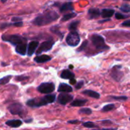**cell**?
Returning <instances> with one entry per match:
<instances>
[{
    "label": "cell",
    "mask_w": 130,
    "mask_h": 130,
    "mask_svg": "<svg viewBox=\"0 0 130 130\" xmlns=\"http://www.w3.org/2000/svg\"><path fill=\"white\" fill-rule=\"evenodd\" d=\"M76 15H77V14H76L75 13H74V12L66 14H64V15H63V17L62 18L61 21H69V20H70V19H72V18H75Z\"/></svg>",
    "instance_id": "cell-22"
},
{
    "label": "cell",
    "mask_w": 130,
    "mask_h": 130,
    "mask_svg": "<svg viewBox=\"0 0 130 130\" xmlns=\"http://www.w3.org/2000/svg\"><path fill=\"white\" fill-rule=\"evenodd\" d=\"M50 60H51V57L47 55H37V56L34 58V61L37 63H44Z\"/></svg>",
    "instance_id": "cell-17"
},
{
    "label": "cell",
    "mask_w": 130,
    "mask_h": 130,
    "mask_svg": "<svg viewBox=\"0 0 130 130\" xmlns=\"http://www.w3.org/2000/svg\"><path fill=\"white\" fill-rule=\"evenodd\" d=\"M7 0H2V2H5Z\"/></svg>",
    "instance_id": "cell-41"
},
{
    "label": "cell",
    "mask_w": 130,
    "mask_h": 130,
    "mask_svg": "<svg viewBox=\"0 0 130 130\" xmlns=\"http://www.w3.org/2000/svg\"><path fill=\"white\" fill-rule=\"evenodd\" d=\"M15 50L18 54H20L21 56L25 55L27 53V44H26V43H23L17 45Z\"/></svg>",
    "instance_id": "cell-16"
},
{
    "label": "cell",
    "mask_w": 130,
    "mask_h": 130,
    "mask_svg": "<svg viewBox=\"0 0 130 130\" xmlns=\"http://www.w3.org/2000/svg\"><path fill=\"white\" fill-rule=\"evenodd\" d=\"M69 81H70V83H71L72 85H75V84L77 83V82H76V80L75 79V78L69 79Z\"/></svg>",
    "instance_id": "cell-39"
},
{
    "label": "cell",
    "mask_w": 130,
    "mask_h": 130,
    "mask_svg": "<svg viewBox=\"0 0 130 130\" xmlns=\"http://www.w3.org/2000/svg\"><path fill=\"white\" fill-rule=\"evenodd\" d=\"M114 15H115V18H116L117 19H119V20L128 18L130 16V14H121V13H120V12H116Z\"/></svg>",
    "instance_id": "cell-29"
},
{
    "label": "cell",
    "mask_w": 130,
    "mask_h": 130,
    "mask_svg": "<svg viewBox=\"0 0 130 130\" xmlns=\"http://www.w3.org/2000/svg\"><path fill=\"white\" fill-rule=\"evenodd\" d=\"M2 39L3 41L8 42L14 46H17L18 44L26 42L25 38H24L23 37H21L20 35H16V34H14V35H2Z\"/></svg>",
    "instance_id": "cell-4"
},
{
    "label": "cell",
    "mask_w": 130,
    "mask_h": 130,
    "mask_svg": "<svg viewBox=\"0 0 130 130\" xmlns=\"http://www.w3.org/2000/svg\"><path fill=\"white\" fill-rule=\"evenodd\" d=\"M120 11H123V12H124V13H129L130 5H129V4H126V3L123 4V5L120 6Z\"/></svg>",
    "instance_id": "cell-26"
},
{
    "label": "cell",
    "mask_w": 130,
    "mask_h": 130,
    "mask_svg": "<svg viewBox=\"0 0 130 130\" xmlns=\"http://www.w3.org/2000/svg\"><path fill=\"white\" fill-rule=\"evenodd\" d=\"M92 44L94 46V47L99 50H105L106 49H108V47L105 44V40L104 37L99 34H94L91 37Z\"/></svg>",
    "instance_id": "cell-3"
},
{
    "label": "cell",
    "mask_w": 130,
    "mask_h": 130,
    "mask_svg": "<svg viewBox=\"0 0 130 130\" xmlns=\"http://www.w3.org/2000/svg\"><path fill=\"white\" fill-rule=\"evenodd\" d=\"M88 15L89 19H94L98 18L100 15H101V12L98 8H91L88 11Z\"/></svg>",
    "instance_id": "cell-11"
},
{
    "label": "cell",
    "mask_w": 130,
    "mask_h": 130,
    "mask_svg": "<svg viewBox=\"0 0 130 130\" xmlns=\"http://www.w3.org/2000/svg\"><path fill=\"white\" fill-rule=\"evenodd\" d=\"M68 123H69V124H77V123H79V121L77 120H69V121H68Z\"/></svg>",
    "instance_id": "cell-38"
},
{
    "label": "cell",
    "mask_w": 130,
    "mask_h": 130,
    "mask_svg": "<svg viewBox=\"0 0 130 130\" xmlns=\"http://www.w3.org/2000/svg\"><path fill=\"white\" fill-rule=\"evenodd\" d=\"M11 25L20 27H21L23 25V22H22V21H18V22H14L13 24H11Z\"/></svg>",
    "instance_id": "cell-35"
},
{
    "label": "cell",
    "mask_w": 130,
    "mask_h": 130,
    "mask_svg": "<svg viewBox=\"0 0 130 130\" xmlns=\"http://www.w3.org/2000/svg\"><path fill=\"white\" fill-rule=\"evenodd\" d=\"M88 102V100L86 99H76L71 102L70 105L72 107H82L84 106Z\"/></svg>",
    "instance_id": "cell-21"
},
{
    "label": "cell",
    "mask_w": 130,
    "mask_h": 130,
    "mask_svg": "<svg viewBox=\"0 0 130 130\" xmlns=\"http://www.w3.org/2000/svg\"><path fill=\"white\" fill-rule=\"evenodd\" d=\"M114 108H115V105H114L113 104H110L105 105V106L102 108L101 111H102V112H109V111L113 110Z\"/></svg>",
    "instance_id": "cell-25"
},
{
    "label": "cell",
    "mask_w": 130,
    "mask_h": 130,
    "mask_svg": "<svg viewBox=\"0 0 130 130\" xmlns=\"http://www.w3.org/2000/svg\"><path fill=\"white\" fill-rule=\"evenodd\" d=\"M68 1H71V0H68Z\"/></svg>",
    "instance_id": "cell-43"
},
{
    "label": "cell",
    "mask_w": 130,
    "mask_h": 130,
    "mask_svg": "<svg viewBox=\"0 0 130 130\" xmlns=\"http://www.w3.org/2000/svg\"><path fill=\"white\" fill-rule=\"evenodd\" d=\"M72 100H73L72 95L63 92H61V94H59L57 98V102L62 105H66L67 104L72 102Z\"/></svg>",
    "instance_id": "cell-9"
},
{
    "label": "cell",
    "mask_w": 130,
    "mask_h": 130,
    "mask_svg": "<svg viewBox=\"0 0 130 130\" xmlns=\"http://www.w3.org/2000/svg\"><path fill=\"white\" fill-rule=\"evenodd\" d=\"M60 77L63 79H71V78H75V75L73 72H72L69 69H65L62 72Z\"/></svg>",
    "instance_id": "cell-20"
},
{
    "label": "cell",
    "mask_w": 130,
    "mask_h": 130,
    "mask_svg": "<svg viewBox=\"0 0 130 130\" xmlns=\"http://www.w3.org/2000/svg\"><path fill=\"white\" fill-rule=\"evenodd\" d=\"M79 113H82V114H86V115H90L92 113V110L90 108L88 107H85V108H82L79 110Z\"/></svg>",
    "instance_id": "cell-28"
},
{
    "label": "cell",
    "mask_w": 130,
    "mask_h": 130,
    "mask_svg": "<svg viewBox=\"0 0 130 130\" xmlns=\"http://www.w3.org/2000/svg\"><path fill=\"white\" fill-rule=\"evenodd\" d=\"M59 17V14L55 11H48L36 17L32 22L37 26H44L57 20Z\"/></svg>",
    "instance_id": "cell-1"
},
{
    "label": "cell",
    "mask_w": 130,
    "mask_h": 130,
    "mask_svg": "<svg viewBox=\"0 0 130 130\" xmlns=\"http://www.w3.org/2000/svg\"><path fill=\"white\" fill-rule=\"evenodd\" d=\"M121 68H122L121 66H116L112 69L111 76L117 82H120L123 76V73L120 70V69H121Z\"/></svg>",
    "instance_id": "cell-10"
},
{
    "label": "cell",
    "mask_w": 130,
    "mask_h": 130,
    "mask_svg": "<svg viewBox=\"0 0 130 130\" xmlns=\"http://www.w3.org/2000/svg\"><path fill=\"white\" fill-rule=\"evenodd\" d=\"M56 95L55 94H46L43 98H37L28 100L26 102V104L30 107H40L49 104H52L56 101Z\"/></svg>",
    "instance_id": "cell-2"
},
{
    "label": "cell",
    "mask_w": 130,
    "mask_h": 130,
    "mask_svg": "<svg viewBox=\"0 0 130 130\" xmlns=\"http://www.w3.org/2000/svg\"><path fill=\"white\" fill-rule=\"evenodd\" d=\"M88 40H85V41L82 43V46L78 49V50H77V51H78V52H81V51L84 50L86 48V46H88Z\"/></svg>",
    "instance_id": "cell-32"
},
{
    "label": "cell",
    "mask_w": 130,
    "mask_h": 130,
    "mask_svg": "<svg viewBox=\"0 0 130 130\" xmlns=\"http://www.w3.org/2000/svg\"><path fill=\"white\" fill-rule=\"evenodd\" d=\"M83 126H85V128H88V129H92V128H94V127H97V126L95 125V123H94L93 122H90V121H88V122H85L82 123Z\"/></svg>",
    "instance_id": "cell-31"
},
{
    "label": "cell",
    "mask_w": 130,
    "mask_h": 130,
    "mask_svg": "<svg viewBox=\"0 0 130 130\" xmlns=\"http://www.w3.org/2000/svg\"><path fill=\"white\" fill-rule=\"evenodd\" d=\"M50 30H51L53 33H54V34H57L60 38H62V37H63V36H64L63 33H62V32L59 30V27H58V26H53V27H51V28H50Z\"/></svg>",
    "instance_id": "cell-23"
},
{
    "label": "cell",
    "mask_w": 130,
    "mask_h": 130,
    "mask_svg": "<svg viewBox=\"0 0 130 130\" xmlns=\"http://www.w3.org/2000/svg\"><path fill=\"white\" fill-rule=\"evenodd\" d=\"M129 120H130V118H129Z\"/></svg>",
    "instance_id": "cell-44"
},
{
    "label": "cell",
    "mask_w": 130,
    "mask_h": 130,
    "mask_svg": "<svg viewBox=\"0 0 130 130\" xmlns=\"http://www.w3.org/2000/svg\"><path fill=\"white\" fill-rule=\"evenodd\" d=\"M12 78V75H6V76H5V77H3V78H2L1 79H0V85H5V84H7L9 81H10V79Z\"/></svg>",
    "instance_id": "cell-27"
},
{
    "label": "cell",
    "mask_w": 130,
    "mask_h": 130,
    "mask_svg": "<svg viewBox=\"0 0 130 130\" xmlns=\"http://www.w3.org/2000/svg\"><path fill=\"white\" fill-rule=\"evenodd\" d=\"M82 94L85 95H87L88 97L95 98V99H99L101 98V95L99 93H98L97 91H92V90H85L82 91Z\"/></svg>",
    "instance_id": "cell-19"
},
{
    "label": "cell",
    "mask_w": 130,
    "mask_h": 130,
    "mask_svg": "<svg viewBox=\"0 0 130 130\" xmlns=\"http://www.w3.org/2000/svg\"><path fill=\"white\" fill-rule=\"evenodd\" d=\"M5 124L11 128H18L22 125V121L20 120H8Z\"/></svg>",
    "instance_id": "cell-18"
},
{
    "label": "cell",
    "mask_w": 130,
    "mask_h": 130,
    "mask_svg": "<svg viewBox=\"0 0 130 130\" xmlns=\"http://www.w3.org/2000/svg\"><path fill=\"white\" fill-rule=\"evenodd\" d=\"M101 123L102 125H110V124H112V122L110 120H102V121H101Z\"/></svg>",
    "instance_id": "cell-37"
},
{
    "label": "cell",
    "mask_w": 130,
    "mask_h": 130,
    "mask_svg": "<svg viewBox=\"0 0 130 130\" xmlns=\"http://www.w3.org/2000/svg\"><path fill=\"white\" fill-rule=\"evenodd\" d=\"M55 90V85L52 82H45V83H42L40 84L38 88H37V91L42 94H51L52 92H53Z\"/></svg>",
    "instance_id": "cell-6"
},
{
    "label": "cell",
    "mask_w": 130,
    "mask_h": 130,
    "mask_svg": "<svg viewBox=\"0 0 130 130\" xmlns=\"http://www.w3.org/2000/svg\"><path fill=\"white\" fill-rule=\"evenodd\" d=\"M39 45L38 41H31L28 44V48H27V55L29 56H31L36 51L37 46Z\"/></svg>",
    "instance_id": "cell-12"
},
{
    "label": "cell",
    "mask_w": 130,
    "mask_h": 130,
    "mask_svg": "<svg viewBox=\"0 0 130 130\" xmlns=\"http://www.w3.org/2000/svg\"><path fill=\"white\" fill-rule=\"evenodd\" d=\"M110 98L111 99H113V100L118 101H125L128 99V98L126 96H110Z\"/></svg>",
    "instance_id": "cell-30"
},
{
    "label": "cell",
    "mask_w": 130,
    "mask_h": 130,
    "mask_svg": "<svg viewBox=\"0 0 130 130\" xmlns=\"http://www.w3.org/2000/svg\"><path fill=\"white\" fill-rule=\"evenodd\" d=\"M73 9H74L73 5H72V3L70 2L63 3L62 5H61L59 6V11H60V12H62V13L66 12V11H72Z\"/></svg>",
    "instance_id": "cell-14"
},
{
    "label": "cell",
    "mask_w": 130,
    "mask_h": 130,
    "mask_svg": "<svg viewBox=\"0 0 130 130\" xmlns=\"http://www.w3.org/2000/svg\"><path fill=\"white\" fill-rule=\"evenodd\" d=\"M66 41L70 46H76L80 43V36L76 30H72L67 35Z\"/></svg>",
    "instance_id": "cell-5"
},
{
    "label": "cell",
    "mask_w": 130,
    "mask_h": 130,
    "mask_svg": "<svg viewBox=\"0 0 130 130\" xmlns=\"http://www.w3.org/2000/svg\"><path fill=\"white\" fill-rule=\"evenodd\" d=\"M69 68H70V69H72V68H73V66H69Z\"/></svg>",
    "instance_id": "cell-42"
},
{
    "label": "cell",
    "mask_w": 130,
    "mask_h": 130,
    "mask_svg": "<svg viewBox=\"0 0 130 130\" xmlns=\"http://www.w3.org/2000/svg\"><path fill=\"white\" fill-rule=\"evenodd\" d=\"M110 21V18H105V19H104V20H102V21H99L98 23H104V22H106V21Z\"/></svg>",
    "instance_id": "cell-40"
},
{
    "label": "cell",
    "mask_w": 130,
    "mask_h": 130,
    "mask_svg": "<svg viewBox=\"0 0 130 130\" xmlns=\"http://www.w3.org/2000/svg\"><path fill=\"white\" fill-rule=\"evenodd\" d=\"M73 91V88H72V86H70L69 85H67L66 83H61L59 85L58 88V91L59 92H63V93H71Z\"/></svg>",
    "instance_id": "cell-13"
},
{
    "label": "cell",
    "mask_w": 130,
    "mask_h": 130,
    "mask_svg": "<svg viewBox=\"0 0 130 130\" xmlns=\"http://www.w3.org/2000/svg\"><path fill=\"white\" fill-rule=\"evenodd\" d=\"M121 26H123V27H130V20H127V21H123V22L121 24Z\"/></svg>",
    "instance_id": "cell-34"
},
{
    "label": "cell",
    "mask_w": 130,
    "mask_h": 130,
    "mask_svg": "<svg viewBox=\"0 0 130 130\" xmlns=\"http://www.w3.org/2000/svg\"><path fill=\"white\" fill-rule=\"evenodd\" d=\"M53 45H54V41L53 40H46V41L43 42L39 46V47H38V49H37V50L36 52V54L40 55L43 52H47V51L50 50L53 48Z\"/></svg>",
    "instance_id": "cell-8"
},
{
    "label": "cell",
    "mask_w": 130,
    "mask_h": 130,
    "mask_svg": "<svg viewBox=\"0 0 130 130\" xmlns=\"http://www.w3.org/2000/svg\"><path fill=\"white\" fill-rule=\"evenodd\" d=\"M101 16L104 18H111L115 14L114 9H110V8H104L101 11Z\"/></svg>",
    "instance_id": "cell-15"
},
{
    "label": "cell",
    "mask_w": 130,
    "mask_h": 130,
    "mask_svg": "<svg viewBox=\"0 0 130 130\" xmlns=\"http://www.w3.org/2000/svg\"><path fill=\"white\" fill-rule=\"evenodd\" d=\"M8 110L13 115L22 116L24 114V113L25 112L24 107L22 106V104H21L19 103H14V104H11L10 106H8Z\"/></svg>",
    "instance_id": "cell-7"
},
{
    "label": "cell",
    "mask_w": 130,
    "mask_h": 130,
    "mask_svg": "<svg viewBox=\"0 0 130 130\" xmlns=\"http://www.w3.org/2000/svg\"><path fill=\"white\" fill-rule=\"evenodd\" d=\"M83 85H84V82H83V81L78 82L75 85V89L78 90V89H80Z\"/></svg>",
    "instance_id": "cell-33"
},
{
    "label": "cell",
    "mask_w": 130,
    "mask_h": 130,
    "mask_svg": "<svg viewBox=\"0 0 130 130\" xmlns=\"http://www.w3.org/2000/svg\"><path fill=\"white\" fill-rule=\"evenodd\" d=\"M80 24L79 21H74L72 22H71L69 25V29L72 31V30H75L78 26V24Z\"/></svg>",
    "instance_id": "cell-24"
},
{
    "label": "cell",
    "mask_w": 130,
    "mask_h": 130,
    "mask_svg": "<svg viewBox=\"0 0 130 130\" xmlns=\"http://www.w3.org/2000/svg\"><path fill=\"white\" fill-rule=\"evenodd\" d=\"M22 21V18L19 17H13L11 18V21L13 22H18V21Z\"/></svg>",
    "instance_id": "cell-36"
}]
</instances>
